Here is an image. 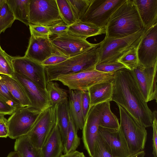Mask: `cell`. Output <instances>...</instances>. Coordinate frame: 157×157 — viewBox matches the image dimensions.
I'll return each instance as SVG.
<instances>
[{
  "label": "cell",
  "instance_id": "11",
  "mask_svg": "<svg viewBox=\"0 0 157 157\" xmlns=\"http://www.w3.org/2000/svg\"><path fill=\"white\" fill-rule=\"evenodd\" d=\"M56 52L68 58L77 56L96 46L83 39L67 32L50 38Z\"/></svg>",
  "mask_w": 157,
  "mask_h": 157
},
{
  "label": "cell",
  "instance_id": "21",
  "mask_svg": "<svg viewBox=\"0 0 157 157\" xmlns=\"http://www.w3.org/2000/svg\"><path fill=\"white\" fill-rule=\"evenodd\" d=\"M113 89V81L100 83L90 87L87 90L90 99V109L98 104L111 101Z\"/></svg>",
  "mask_w": 157,
  "mask_h": 157
},
{
  "label": "cell",
  "instance_id": "25",
  "mask_svg": "<svg viewBox=\"0 0 157 157\" xmlns=\"http://www.w3.org/2000/svg\"><path fill=\"white\" fill-rule=\"evenodd\" d=\"M56 122L61 135L63 144L67 136L70 113L68 99L58 104L56 107Z\"/></svg>",
  "mask_w": 157,
  "mask_h": 157
},
{
  "label": "cell",
  "instance_id": "13",
  "mask_svg": "<svg viewBox=\"0 0 157 157\" xmlns=\"http://www.w3.org/2000/svg\"><path fill=\"white\" fill-rule=\"evenodd\" d=\"M14 72L24 75L41 88L46 89L47 79L44 66L25 56L12 57Z\"/></svg>",
  "mask_w": 157,
  "mask_h": 157
},
{
  "label": "cell",
  "instance_id": "24",
  "mask_svg": "<svg viewBox=\"0 0 157 157\" xmlns=\"http://www.w3.org/2000/svg\"><path fill=\"white\" fill-rule=\"evenodd\" d=\"M67 33L82 38L105 34L106 28H101L92 24L77 21L69 26Z\"/></svg>",
  "mask_w": 157,
  "mask_h": 157
},
{
  "label": "cell",
  "instance_id": "29",
  "mask_svg": "<svg viewBox=\"0 0 157 157\" xmlns=\"http://www.w3.org/2000/svg\"><path fill=\"white\" fill-rule=\"evenodd\" d=\"M78 130L70 117L66 138L64 145V154H68L76 150L80 144V139L77 134Z\"/></svg>",
  "mask_w": 157,
  "mask_h": 157
},
{
  "label": "cell",
  "instance_id": "26",
  "mask_svg": "<svg viewBox=\"0 0 157 157\" xmlns=\"http://www.w3.org/2000/svg\"><path fill=\"white\" fill-rule=\"evenodd\" d=\"M6 1L15 20L21 21L27 26L30 24V0H6Z\"/></svg>",
  "mask_w": 157,
  "mask_h": 157
},
{
  "label": "cell",
  "instance_id": "16",
  "mask_svg": "<svg viewBox=\"0 0 157 157\" xmlns=\"http://www.w3.org/2000/svg\"><path fill=\"white\" fill-rule=\"evenodd\" d=\"M14 77L23 88L32 104L31 107L40 111L50 106L46 89L42 88L27 77L14 73Z\"/></svg>",
  "mask_w": 157,
  "mask_h": 157
},
{
  "label": "cell",
  "instance_id": "51",
  "mask_svg": "<svg viewBox=\"0 0 157 157\" xmlns=\"http://www.w3.org/2000/svg\"><path fill=\"white\" fill-rule=\"evenodd\" d=\"M4 0H0V7L1 6Z\"/></svg>",
  "mask_w": 157,
  "mask_h": 157
},
{
  "label": "cell",
  "instance_id": "35",
  "mask_svg": "<svg viewBox=\"0 0 157 157\" xmlns=\"http://www.w3.org/2000/svg\"><path fill=\"white\" fill-rule=\"evenodd\" d=\"M92 157H115L107 144L98 134L95 139Z\"/></svg>",
  "mask_w": 157,
  "mask_h": 157
},
{
  "label": "cell",
  "instance_id": "30",
  "mask_svg": "<svg viewBox=\"0 0 157 157\" xmlns=\"http://www.w3.org/2000/svg\"><path fill=\"white\" fill-rule=\"evenodd\" d=\"M99 126L109 129L119 128L118 120L111 110L110 102L105 103L100 117Z\"/></svg>",
  "mask_w": 157,
  "mask_h": 157
},
{
  "label": "cell",
  "instance_id": "36",
  "mask_svg": "<svg viewBox=\"0 0 157 157\" xmlns=\"http://www.w3.org/2000/svg\"><path fill=\"white\" fill-rule=\"evenodd\" d=\"M12 57L6 53L0 46V66L6 75L13 77L14 74L12 63Z\"/></svg>",
  "mask_w": 157,
  "mask_h": 157
},
{
  "label": "cell",
  "instance_id": "22",
  "mask_svg": "<svg viewBox=\"0 0 157 157\" xmlns=\"http://www.w3.org/2000/svg\"><path fill=\"white\" fill-rule=\"evenodd\" d=\"M68 93L71 116L77 130H82L85 121L81 103L82 91L69 90Z\"/></svg>",
  "mask_w": 157,
  "mask_h": 157
},
{
  "label": "cell",
  "instance_id": "31",
  "mask_svg": "<svg viewBox=\"0 0 157 157\" xmlns=\"http://www.w3.org/2000/svg\"><path fill=\"white\" fill-rule=\"evenodd\" d=\"M15 20L6 0H4L0 7V34L10 27Z\"/></svg>",
  "mask_w": 157,
  "mask_h": 157
},
{
  "label": "cell",
  "instance_id": "18",
  "mask_svg": "<svg viewBox=\"0 0 157 157\" xmlns=\"http://www.w3.org/2000/svg\"><path fill=\"white\" fill-rule=\"evenodd\" d=\"M56 53L57 52L52 46L50 37H37L31 34L24 56L41 63Z\"/></svg>",
  "mask_w": 157,
  "mask_h": 157
},
{
  "label": "cell",
  "instance_id": "46",
  "mask_svg": "<svg viewBox=\"0 0 157 157\" xmlns=\"http://www.w3.org/2000/svg\"><path fill=\"white\" fill-rule=\"evenodd\" d=\"M60 157H85V156L83 152L76 151L70 153L64 154Z\"/></svg>",
  "mask_w": 157,
  "mask_h": 157
},
{
  "label": "cell",
  "instance_id": "17",
  "mask_svg": "<svg viewBox=\"0 0 157 157\" xmlns=\"http://www.w3.org/2000/svg\"><path fill=\"white\" fill-rule=\"evenodd\" d=\"M98 134L107 144L115 157H127L129 155L128 146L119 128L109 129L99 126Z\"/></svg>",
  "mask_w": 157,
  "mask_h": 157
},
{
  "label": "cell",
  "instance_id": "50",
  "mask_svg": "<svg viewBox=\"0 0 157 157\" xmlns=\"http://www.w3.org/2000/svg\"><path fill=\"white\" fill-rule=\"evenodd\" d=\"M5 115L0 113V120H2L5 119Z\"/></svg>",
  "mask_w": 157,
  "mask_h": 157
},
{
  "label": "cell",
  "instance_id": "28",
  "mask_svg": "<svg viewBox=\"0 0 157 157\" xmlns=\"http://www.w3.org/2000/svg\"><path fill=\"white\" fill-rule=\"evenodd\" d=\"M47 90L50 106L56 107L62 101L68 99L67 91L60 87L59 84L53 81H47Z\"/></svg>",
  "mask_w": 157,
  "mask_h": 157
},
{
  "label": "cell",
  "instance_id": "3",
  "mask_svg": "<svg viewBox=\"0 0 157 157\" xmlns=\"http://www.w3.org/2000/svg\"><path fill=\"white\" fill-rule=\"evenodd\" d=\"M100 43L90 49L59 63L44 66L47 81L62 76L94 69L98 63Z\"/></svg>",
  "mask_w": 157,
  "mask_h": 157
},
{
  "label": "cell",
  "instance_id": "14",
  "mask_svg": "<svg viewBox=\"0 0 157 157\" xmlns=\"http://www.w3.org/2000/svg\"><path fill=\"white\" fill-rule=\"evenodd\" d=\"M106 102L95 105L90 108L82 129L84 146L90 157L94 151L95 142L98 136L99 119Z\"/></svg>",
  "mask_w": 157,
  "mask_h": 157
},
{
  "label": "cell",
  "instance_id": "49",
  "mask_svg": "<svg viewBox=\"0 0 157 157\" xmlns=\"http://www.w3.org/2000/svg\"><path fill=\"white\" fill-rule=\"evenodd\" d=\"M6 75L5 73L4 72V71H3V70L0 66V75Z\"/></svg>",
  "mask_w": 157,
  "mask_h": 157
},
{
  "label": "cell",
  "instance_id": "19",
  "mask_svg": "<svg viewBox=\"0 0 157 157\" xmlns=\"http://www.w3.org/2000/svg\"><path fill=\"white\" fill-rule=\"evenodd\" d=\"M63 150L61 135L56 122L50 135L40 149V157H60L63 155Z\"/></svg>",
  "mask_w": 157,
  "mask_h": 157
},
{
  "label": "cell",
  "instance_id": "1",
  "mask_svg": "<svg viewBox=\"0 0 157 157\" xmlns=\"http://www.w3.org/2000/svg\"><path fill=\"white\" fill-rule=\"evenodd\" d=\"M111 101L125 109L146 128L151 126L153 112L149 108L132 71L124 68L115 72Z\"/></svg>",
  "mask_w": 157,
  "mask_h": 157
},
{
  "label": "cell",
  "instance_id": "44",
  "mask_svg": "<svg viewBox=\"0 0 157 157\" xmlns=\"http://www.w3.org/2000/svg\"><path fill=\"white\" fill-rule=\"evenodd\" d=\"M16 109L0 100V113L11 115Z\"/></svg>",
  "mask_w": 157,
  "mask_h": 157
},
{
  "label": "cell",
  "instance_id": "12",
  "mask_svg": "<svg viewBox=\"0 0 157 157\" xmlns=\"http://www.w3.org/2000/svg\"><path fill=\"white\" fill-rule=\"evenodd\" d=\"M139 64L151 67L157 64V24L146 30L137 45Z\"/></svg>",
  "mask_w": 157,
  "mask_h": 157
},
{
  "label": "cell",
  "instance_id": "8",
  "mask_svg": "<svg viewBox=\"0 0 157 157\" xmlns=\"http://www.w3.org/2000/svg\"><path fill=\"white\" fill-rule=\"evenodd\" d=\"M114 73H104L95 69L59 77V81L69 90H87L90 86L100 83L112 81Z\"/></svg>",
  "mask_w": 157,
  "mask_h": 157
},
{
  "label": "cell",
  "instance_id": "47",
  "mask_svg": "<svg viewBox=\"0 0 157 157\" xmlns=\"http://www.w3.org/2000/svg\"><path fill=\"white\" fill-rule=\"evenodd\" d=\"M145 154V151L143 150L132 154L129 155L127 157H144Z\"/></svg>",
  "mask_w": 157,
  "mask_h": 157
},
{
  "label": "cell",
  "instance_id": "34",
  "mask_svg": "<svg viewBox=\"0 0 157 157\" xmlns=\"http://www.w3.org/2000/svg\"><path fill=\"white\" fill-rule=\"evenodd\" d=\"M77 21L80 20L87 10L91 0H67Z\"/></svg>",
  "mask_w": 157,
  "mask_h": 157
},
{
  "label": "cell",
  "instance_id": "32",
  "mask_svg": "<svg viewBox=\"0 0 157 157\" xmlns=\"http://www.w3.org/2000/svg\"><path fill=\"white\" fill-rule=\"evenodd\" d=\"M137 45L124 53L117 61L125 66L127 69L131 71L136 68L139 64Z\"/></svg>",
  "mask_w": 157,
  "mask_h": 157
},
{
  "label": "cell",
  "instance_id": "52",
  "mask_svg": "<svg viewBox=\"0 0 157 157\" xmlns=\"http://www.w3.org/2000/svg\"></svg>",
  "mask_w": 157,
  "mask_h": 157
},
{
  "label": "cell",
  "instance_id": "38",
  "mask_svg": "<svg viewBox=\"0 0 157 157\" xmlns=\"http://www.w3.org/2000/svg\"><path fill=\"white\" fill-rule=\"evenodd\" d=\"M124 68H126L123 64L117 61L98 63L95 66L94 69L98 71L104 73H115Z\"/></svg>",
  "mask_w": 157,
  "mask_h": 157
},
{
  "label": "cell",
  "instance_id": "4",
  "mask_svg": "<svg viewBox=\"0 0 157 157\" xmlns=\"http://www.w3.org/2000/svg\"><path fill=\"white\" fill-rule=\"evenodd\" d=\"M119 128L126 140L129 155L143 150L147 140L146 128L125 109L119 105Z\"/></svg>",
  "mask_w": 157,
  "mask_h": 157
},
{
  "label": "cell",
  "instance_id": "45",
  "mask_svg": "<svg viewBox=\"0 0 157 157\" xmlns=\"http://www.w3.org/2000/svg\"><path fill=\"white\" fill-rule=\"evenodd\" d=\"M6 118L0 120V137L6 138L8 136L9 129Z\"/></svg>",
  "mask_w": 157,
  "mask_h": 157
},
{
  "label": "cell",
  "instance_id": "23",
  "mask_svg": "<svg viewBox=\"0 0 157 157\" xmlns=\"http://www.w3.org/2000/svg\"><path fill=\"white\" fill-rule=\"evenodd\" d=\"M0 80L5 85L12 96L19 102L21 107L31 106V103L23 88L13 77L0 75Z\"/></svg>",
  "mask_w": 157,
  "mask_h": 157
},
{
  "label": "cell",
  "instance_id": "27",
  "mask_svg": "<svg viewBox=\"0 0 157 157\" xmlns=\"http://www.w3.org/2000/svg\"><path fill=\"white\" fill-rule=\"evenodd\" d=\"M16 140L14 151H17L21 157H40V149L33 145L28 135Z\"/></svg>",
  "mask_w": 157,
  "mask_h": 157
},
{
  "label": "cell",
  "instance_id": "2",
  "mask_svg": "<svg viewBox=\"0 0 157 157\" xmlns=\"http://www.w3.org/2000/svg\"><path fill=\"white\" fill-rule=\"evenodd\" d=\"M144 28L133 0H126L111 16L106 27L104 38H118Z\"/></svg>",
  "mask_w": 157,
  "mask_h": 157
},
{
  "label": "cell",
  "instance_id": "9",
  "mask_svg": "<svg viewBox=\"0 0 157 157\" xmlns=\"http://www.w3.org/2000/svg\"><path fill=\"white\" fill-rule=\"evenodd\" d=\"M126 0H91L80 21L101 28H106L115 10Z\"/></svg>",
  "mask_w": 157,
  "mask_h": 157
},
{
  "label": "cell",
  "instance_id": "7",
  "mask_svg": "<svg viewBox=\"0 0 157 157\" xmlns=\"http://www.w3.org/2000/svg\"><path fill=\"white\" fill-rule=\"evenodd\" d=\"M41 111L31 106L16 109L7 120L8 137L16 139L28 135Z\"/></svg>",
  "mask_w": 157,
  "mask_h": 157
},
{
  "label": "cell",
  "instance_id": "42",
  "mask_svg": "<svg viewBox=\"0 0 157 157\" xmlns=\"http://www.w3.org/2000/svg\"><path fill=\"white\" fill-rule=\"evenodd\" d=\"M81 103L83 118L85 121L90 109V99L88 90L82 91Z\"/></svg>",
  "mask_w": 157,
  "mask_h": 157
},
{
  "label": "cell",
  "instance_id": "41",
  "mask_svg": "<svg viewBox=\"0 0 157 157\" xmlns=\"http://www.w3.org/2000/svg\"><path fill=\"white\" fill-rule=\"evenodd\" d=\"M68 58L58 53H56L41 63L44 66L54 65L59 63L68 59Z\"/></svg>",
  "mask_w": 157,
  "mask_h": 157
},
{
  "label": "cell",
  "instance_id": "6",
  "mask_svg": "<svg viewBox=\"0 0 157 157\" xmlns=\"http://www.w3.org/2000/svg\"><path fill=\"white\" fill-rule=\"evenodd\" d=\"M29 21L46 27L63 21L56 0H30Z\"/></svg>",
  "mask_w": 157,
  "mask_h": 157
},
{
  "label": "cell",
  "instance_id": "40",
  "mask_svg": "<svg viewBox=\"0 0 157 157\" xmlns=\"http://www.w3.org/2000/svg\"><path fill=\"white\" fill-rule=\"evenodd\" d=\"M69 26L62 21L55 25L48 27L51 33V36H57L66 33Z\"/></svg>",
  "mask_w": 157,
  "mask_h": 157
},
{
  "label": "cell",
  "instance_id": "37",
  "mask_svg": "<svg viewBox=\"0 0 157 157\" xmlns=\"http://www.w3.org/2000/svg\"><path fill=\"white\" fill-rule=\"evenodd\" d=\"M0 100L16 109L21 107L19 102L12 96L0 80Z\"/></svg>",
  "mask_w": 157,
  "mask_h": 157
},
{
  "label": "cell",
  "instance_id": "5",
  "mask_svg": "<svg viewBox=\"0 0 157 157\" xmlns=\"http://www.w3.org/2000/svg\"><path fill=\"white\" fill-rule=\"evenodd\" d=\"M146 30L144 29L132 35L120 38H104L100 42L98 63L117 61L124 53L138 45Z\"/></svg>",
  "mask_w": 157,
  "mask_h": 157
},
{
  "label": "cell",
  "instance_id": "39",
  "mask_svg": "<svg viewBox=\"0 0 157 157\" xmlns=\"http://www.w3.org/2000/svg\"><path fill=\"white\" fill-rule=\"evenodd\" d=\"M30 34L39 37H50L51 33L48 27L38 25L30 24L29 25Z\"/></svg>",
  "mask_w": 157,
  "mask_h": 157
},
{
  "label": "cell",
  "instance_id": "20",
  "mask_svg": "<svg viewBox=\"0 0 157 157\" xmlns=\"http://www.w3.org/2000/svg\"><path fill=\"white\" fill-rule=\"evenodd\" d=\"M145 30L157 24V0H133Z\"/></svg>",
  "mask_w": 157,
  "mask_h": 157
},
{
  "label": "cell",
  "instance_id": "48",
  "mask_svg": "<svg viewBox=\"0 0 157 157\" xmlns=\"http://www.w3.org/2000/svg\"><path fill=\"white\" fill-rule=\"evenodd\" d=\"M7 157H21L20 154L16 151L11 152Z\"/></svg>",
  "mask_w": 157,
  "mask_h": 157
},
{
  "label": "cell",
  "instance_id": "15",
  "mask_svg": "<svg viewBox=\"0 0 157 157\" xmlns=\"http://www.w3.org/2000/svg\"><path fill=\"white\" fill-rule=\"evenodd\" d=\"M157 64L153 67H147L139 64L136 68L132 71L147 103L154 100L157 102Z\"/></svg>",
  "mask_w": 157,
  "mask_h": 157
},
{
  "label": "cell",
  "instance_id": "33",
  "mask_svg": "<svg viewBox=\"0 0 157 157\" xmlns=\"http://www.w3.org/2000/svg\"><path fill=\"white\" fill-rule=\"evenodd\" d=\"M56 1L63 22L69 26L77 21L67 0H56Z\"/></svg>",
  "mask_w": 157,
  "mask_h": 157
},
{
  "label": "cell",
  "instance_id": "10",
  "mask_svg": "<svg viewBox=\"0 0 157 157\" xmlns=\"http://www.w3.org/2000/svg\"><path fill=\"white\" fill-rule=\"evenodd\" d=\"M56 107L49 106L42 111L27 135L38 149L42 147L56 124Z\"/></svg>",
  "mask_w": 157,
  "mask_h": 157
},
{
  "label": "cell",
  "instance_id": "43",
  "mask_svg": "<svg viewBox=\"0 0 157 157\" xmlns=\"http://www.w3.org/2000/svg\"><path fill=\"white\" fill-rule=\"evenodd\" d=\"M153 121L151 126L153 128L152 154L154 157H157V111L153 112Z\"/></svg>",
  "mask_w": 157,
  "mask_h": 157
}]
</instances>
